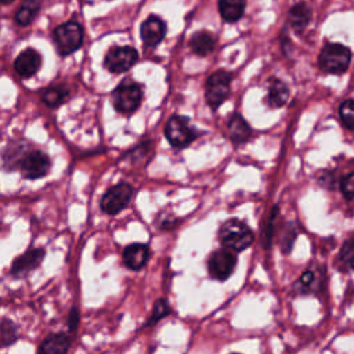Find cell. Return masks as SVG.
<instances>
[{
    "label": "cell",
    "instance_id": "6da1fadb",
    "mask_svg": "<svg viewBox=\"0 0 354 354\" xmlns=\"http://www.w3.org/2000/svg\"><path fill=\"white\" fill-rule=\"evenodd\" d=\"M218 239L224 248L234 252H242L253 243L254 234L252 228L243 221L231 218L220 227Z\"/></svg>",
    "mask_w": 354,
    "mask_h": 354
},
{
    "label": "cell",
    "instance_id": "7a4b0ae2",
    "mask_svg": "<svg viewBox=\"0 0 354 354\" xmlns=\"http://www.w3.org/2000/svg\"><path fill=\"white\" fill-rule=\"evenodd\" d=\"M113 108L123 115H130L138 109L142 101V86L131 79L122 80L111 94Z\"/></svg>",
    "mask_w": 354,
    "mask_h": 354
},
{
    "label": "cell",
    "instance_id": "3957f363",
    "mask_svg": "<svg viewBox=\"0 0 354 354\" xmlns=\"http://www.w3.org/2000/svg\"><path fill=\"white\" fill-rule=\"evenodd\" d=\"M351 61V51L340 43H328L322 47L318 55L319 68L332 75L344 73Z\"/></svg>",
    "mask_w": 354,
    "mask_h": 354
},
{
    "label": "cell",
    "instance_id": "277c9868",
    "mask_svg": "<svg viewBox=\"0 0 354 354\" xmlns=\"http://www.w3.org/2000/svg\"><path fill=\"white\" fill-rule=\"evenodd\" d=\"M55 47L61 55H69L83 44V28L77 22H65L58 25L53 32Z\"/></svg>",
    "mask_w": 354,
    "mask_h": 354
},
{
    "label": "cell",
    "instance_id": "5b68a950",
    "mask_svg": "<svg viewBox=\"0 0 354 354\" xmlns=\"http://www.w3.org/2000/svg\"><path fill=\"white\" fill-rule=\"evenodd\" d=\"M232 75L227 71H216L213 72L205 84V97L206 102L213 108H218L230 95Z\"/></svg>",
    "mask_w": 354,
    "mask_h": 354
},
{
    "label": "cell",
    "instance_id": "8992f818",
    "mask_svg": "<svg viewBox=\"0 0 354 354\" xmlns=\"http://www.w3.org/2000/svg\"><path fill=\"white\" fill-rule=\"evenodd\" d=\"M167 141L176 148L188 147L198 136L195 129L189 124V119L181 115H173L165 127Z\"/></svg>",
    "mask_w": 354,
    "mask_h": 354
},
{
    "label": "cell",
    "instance_id": "52a82bcc",
    "mask_svg": "<svg viewBox=\"0 0 354 354\" xmlns=\"http://www.w3.org/2000/svg\"><path fill=\"white\" fill-rule=\"evenodd\" d=\"M134 194L133 187L129 183H119L111 187L101 198L100 207L104 213L115 216L120 213L131 201Z\"/></svg>",
    "mask_w": 354,
    "mask_h": 354
},
{
    "label": "cell",
    "instance_id": "ba28073f",
    "mask_svg": "<svg viewBox=\"0 0 354 354\" xmlns=\"http://www.w3.org/2000/svg\"><path fill=\"white\" fill-rule=\"evenodd\" d=\"M51 169V159L40 149H29L19 162V171L26 180H39Z\"/></svg>",
    "mask_w": 354,
    "mask_h": 354
},
{
    "label": "cell",
    "instance_id": "9c48e42d",
    "mask_svg": "<svg viewBox=\"0 0 354 354\" xmlns=\"http://www.w3.org/2000/svg\"><path fill=\"white\" fill-rule=\"evenodd\" d=\"M138 59V53L130 46H115L108 50L104 58V66L112 73L129 71Z\"/></svg>",
    "mask_w": 354,
    "mask_h": 354
},
{
    "label": "cell",
    "instance_id": "30bf717a",
    "mask_svg": "<svg viewBox=\"0 0 354 354\" xmlns=\"http://www.w3.org/2000/svg\"><path fill=\"white\" fill-rule=\"evenodd\" d=\"M235 266H236L235 252L227 248L214 250L207 260L209 274L218 281H225L235 270Z\"/></svg>",
    "mask_w": 354,
    "mask_h": 354
},
{
    "label": "cell",
    "instance_id": "8fae6325",
    "mask_svg": "<svg viewBox=\"0 0 354 354\" xmlns=\"http://www.w3.org/2000/svg\"><path fill=\"white\" fill-rule=\"evenodd\" d=\"M46 256V250L43 248H33L26 250L24 254L14 259L11 264V274L14 277H25L30 271L36 270Z\"/></svg>",
    "mask_w": 354,
    "mask_h": 354
},
{
    "label": "cell",
    "instance_id": "7c38bea8",
    "mask_svg": "<svg viewBox=\"0 0 354 354\" xmlns=\"http://www.w3.org/2000/svg\"><path fill=\"white\" fill-rule=\"evenodd\" d=\"M166 24L156 15H149L140 28V36L147 47L158 46L166 36Z\"/></svg>",
    "mask_w": 354,
    "mask_h": 354
},
{
    "label": "cell",
    "instance_id": "4fadbf2b",
    "mask_svg": "<svg viewBox=\"0 0 354 354\" xmlns=\"http://www.w3.org/2000/svg\"><path fill=\"white\" fill-rule=\"evenodd\" d=\"M40 66H41V55L39 54V51L30 47L21 51L14 61V69L22 79H29L33 75H36Z\"/></svg>",
    "mask_w": 354,
    "mask_h": 354
},
{
    "label": "cell",
    "instance_id": "5bb4252c",
    "mask_svg": "<svg viewBox=\"0 0 354 354\" xmlns=\"http://www.w3.org/2000/svg\"><path fill=\"white\" fill-rule=\"evenodd\" d=\"M123 264L133 271L141 270L149 259V248L144 243H131L123 249Z\"/></svg>",
    "mask_w": 354,
    "mask_h": 354
},
{
    "label": "cell",
    "instance_id": "9a60e30c",
    "mask_svg": "<svg viewBox=\"0 0 354 354\" xmlns=\"http://www.w3.org/2000/svg\"><path fill=\"white\" fill-rule=\"evenodd\" d=\"M29 151V145L24 141H12L10 142L0 153L1 165L6 170H15L19 167V162L24 155Z\"/></svg>",
    "mask_w": 354,
    "mask_h": 354
},
{
    "label": "cell",
    "instance_id": "2e32d148",
    "mask_svg": "<svg viewBox=\"0 0 354 354\" xmlns=\"http://www.w3.org/2000/svg\"><path fill=\"white\" fill-rule=\"evenodd\" d=\"M324 277H325V274L319 267H310L307 271H304L301 274L296 286L303 293L318 292L322 288Z\"/></svg>",
    "mask_w": 354,
    "mask_h": 354
},
{
    "label": "cell",
    "instance_id": "e0dca14e",
    "mask_svg": "<svg viewBox=\"0 0 354 354\" xmlns=\"http://www.w3.org/2000/svg\"><path fill=\"white\" fill-rule=\"evenodd\" d=\"M289 98V88L288 86L277 79L271 77L268 80V90H267V102L271 108H281L282 105L286 104Z\"/></svg>",
    "mask_w": 354,
    "mask_h": 354
},
{
    "label": "cell",
    "instance_id": "ac0fdd59",
    "mask_svg": "<svg viewBox=\"0 0 354 354\" xmlns=\"http://www.w3.org/2000/svg\"><path fill=\"white\" fill-rule=\"evenodd\" d=\"M71 337L64 333H53L48 335L40 344L39 353H47V354H54V353H66L71 348Z\"/></svg>",
    "mask_w": 354,
    "mask_h": 354
},
{
    "label": "cell",
    "instance_id": "d6986e66",
    "mask_svg": "<svg viewBox=\"0 0 354 354\" xmlns=\"http://www.w3.org/2000/svg\"><path fill=\"white\" fill-rule=\"evenodd\" d=\"M189 46H191V50L196 55L205 57L214 50L216 37L207 30H199L192 35V37L189 40Z\"/></svg>",
    "mask_w": 354,
    "mask_h": 354
},
{
    "label": "cell",
    "instance_id": "ffe728a7",
    "mask_svg": "<svg viewBox=\"0 0 354 354\" xmlns=\"http://www.w3.org/2000/svg\"><path fill=\"white\" fill-rule=\"evenodd\" d=\"M228 134L234 144H243L252 136V129L241 115H234L228 122Z\"/></svg>",
    "mask_w": 354,
    "mask_h": 354
},
{
    "label": "cell",
    "instance_id": "44dd1931",
    "mask_svg": "<svg viewBox=\"0 0 354 354\" xmlns=\"http://www.w3.org/2000/svg\"><path fill=\"white\" fill-rule=\"evenodd\" d=\"M288 19L293 30L301 32L311 19V8L307 6V3H297L289 10Z\"/></svg>",
    "mask_w": 354,
    "mask_h": 354
},
{
    "label": "cell",
    "instance_id": "7402d4cb",
    "mask_svg": "<svg viewBox=\"0 0 354 354\" xmlns=\"http://www.w3.org/2000/svg\"><path fill=\"white\" fill-rule=\"evenodd\" d=\"M246 8L245 0H218V11L224 21L236 22L242 18Z\"/></svg>",
    "mask_w": 354,
    "mask_h": 354
},
{
    "label": "cell",
    "instance_id": "603a6c76",
    "mask_svg": "<svg viewBox=\"0 0 354 354\" xmlns=\"http://www.w3.org/2000/svg\"><path fill=\"white\" fill-rule=\"evenodd\" d=\"M69 97V90L64 84H55L41 91V101L48 108H58Z\"/></svg>",
    "mask_w": 354,
    "mask_h": 354
},
{
    "label": "cell",
    "instance_id": "cb8c5ba5",
    "mask_svg": "<svg viewBox=\"0 0 354 354\" xmlns=\"http://www.w3.org/2000/svg\"><path fill=\"white\" fill-rule=\"evenodd\" d=\"M40 10V1L39 0H24L18 11L15 12V21L21 26L29 25L35 17L37 15Z\"/></svg>",
    "mask_w": 354,
    "mask_h": 354
},
{
    "label": "cell",
    "instance_id": "d4e9b609",
    "mask_svg": "<svg viewBox=\"0 0 354 354\" xmlns=\"http://www.w3.org/2000/svg\"><path fill=\"white\" fill-rule=\"evenodd\" d=\"M18 326L12 319L4 318L0 322V347H8L18 340Z\"/></svg>",
    "mask_w": 354,
    "mask_h": 354
},
{
    "label": "cell",
    "instance_id": "484cf974",
    "mask_svg": "<svg viewBox=\"0 0 354 354\" xmlns=\"http://www.w3.org/2000/svg\"><path fill=\"white\" fill-rule=\"evenodd\" d=\"M296 230H295V225L292 223H285L282 227H281V232H279V246H281V250L288 254L292 249V245L296 239Z\"/></svg>",
    "mask_w": 354,
    "mask_h": 354
},
{
    "label": "cell",
    "instance_id": "4316f807",
    "mask_svg": "<svg viewBox=\"0 0 354 354\" xmlns=\"http://www.w3.org/2000/svg\"><path fill=\"white\" fill-rule=\"evenodd\" d=\"M339 115H340L343 124L347 129L354 130V100H344L340 104Z\"/></svg>",
    "mask_w": 354,
    "mask_h": 354
},
{
    "label": "cell",
    "instance_id": "83f0119b",
    "mask_svg": "<svg viewBox=\"0 0 354 354\" xmlns=\"http://www.w3.org/2000/svg\"><path fill=\"white\" fill-rule=\"evenodd\" d=\"M170 306H169V303L165 300V299H158L156 301H155V304H153V310H152V314H151V317L148 318V321H147V326H151V325H153V324H156L159 319H162L163 317H166L167 314H170Z\"/></svg>",
    "mask_w": 354,
    "mask_h": 354
},
{
    "label": "cell",
    "instance_id": "f1b7e54d",
    "mask_svg": "<svg viewBox=\"0 0 354 354\" xmlns=\"http://www.w3.org/2000/svg\"><path fill=\"white\" fill-rule=\"evenodd\" d=\"M339 261L343 266L354 270V238H350L343 243L339 253Z\"/></svg>",
    "mask_w": 354,
    "mask_h": 354
},
{
    "label": "cell",
    "instance_id": "f546056e",
    "mask_svg": "<svg viewBox=\"0 0 354 354\" xmlns=\"http://www.w3.org/2000/svg\"><path fill=\"white\" fill-rule=\"evenodd\" d=\"M278 214V207L275 206L272 209V214L267 223V225L264 227V231H263V246L264 248H270L271 246V241H272V234H274V218L277 217Z\"/></svg>",
    "mask_w": 354,
    "mask_h": 354
},
{
    "label": "cell",
    "instance_id": "4dcf8cb0",
    "mask_svg": "<svg viewBox=\"0 0 354 354\" xmlns=\"http://www.w3.org/2000/svg\"><path fill=\"white\" fill-rule=\"evenodd\" d=\"M340 189L347 199L354 198V171L346 174L340 181Z\"/></svg>",
    "mask_w": 354,
    "mask_h": 354
},
{
    "label": "cell",
    "instance_id": "1f68e13d",
    "mask_svg": "<svg viewBox=\"0 0 354 354\" xmlns=\"http://www.w3.org/2000/svg\"><path fill=\"white\" fill-rule=\"evenodd\" d=\"M79 325V310L76 307H72V310L68 314V326L69 330L73 332Z\"/></svg>",
    "mask_w": 354,
    "mask_h": 354
},
{
    "label": "cell",
    "instance_id": "d6a6232c",
    "mask_svg": "<svg viewBox=\"0 0 354 354\" xmlns=\"http://www.w3.org/2000/svg\"><path fill=\"white\" fill-rule=\"evenodd\" d=\"M14 0H0V3L1 4H10V3H12Z\"/></svg>",
    "mask_w": 354,
    "mask_h": 354
}]
</instances>
